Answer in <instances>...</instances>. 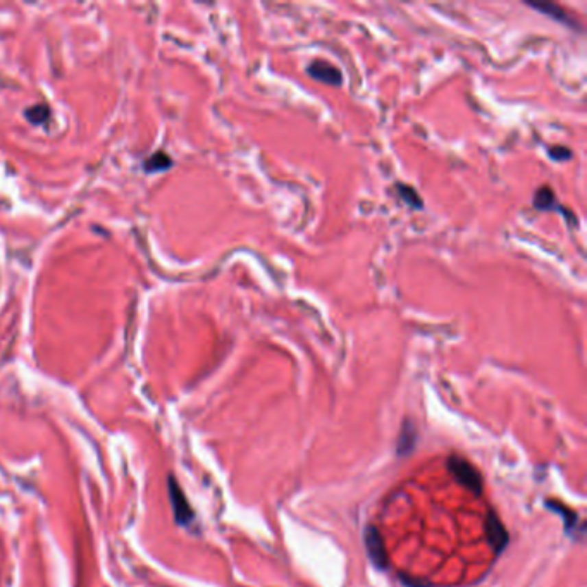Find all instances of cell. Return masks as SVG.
<instances>
[{
	"mask_svg": "<svg viewBox=\"0 0 587 587\" xmlns=\"http://www.w3.org/2000/svg\"><path fill=\"white\" fill-rule=\"evenodd\" d=\"M448 468H450L451 475L458 484L464 486L465 489L472 491L474 494H481L482 492V477L474 465L468 464L467 460L460 457H451L448 460Z\"/></svg>",
	"mask_w": 587,
	"mask_h": 587,
	"instance_id": "obj_1",
	"label": "cell"
},
{
	"mask_svg": "<svg viewBox=\"0 0 587 587\" xmlns=\"http://www.w3.org/2000/svg\"><path fill=\"white\" fill-rule=\"evenodd\" d=\"M167 489H169V499H171V505H173L174 517H176L178 524L183 525V527H188V525L193 524L195 514L193 510H191L187 496H184V492L181 491L180 484L176 482V479L169 477V481H167Z\"/></svg>",
	"mask_w": 587,
	"mask_h": 587,
	"instance_id": "obj_2",
	"label": "cell"
},
{
	"mask_svg": "<svg viewBox=\"0 0 587 587\" xmlns=\"http://www.w3.org/2000/svg\"><path fill=\"white\" fill-rule=\"evenodd\" d=\"M486 536H488L489 544L496 553H501L507 548L508 532L494 512H489L488 518H486Z\"/></svg>",
	"mask_w": 587,
	"mask_h": 587,
	"instance_id": "obj_3",
	"label": "cell"
},
{
	"mask_svg": "<svg viewBox=\"0 0 587 587\" xmlns=\"http://www.w3.org/2000/svg\"><path fill=\"white\" fill-rule=\"evenodd\" d=\"M525 4L529 5V8L536 9V11H539L541 14L548 16V18L555 19L556 23H562V25L568 26V28L577 29V32H580V25L575 21V18H572V16L568 14V12L565 11L563 8H560L558 4H555V2H525Z\"/></svg>",
	"mask_w": 587,
	"mask_h": 587,
	"instance_id": "obj_4",
	"label": "cell"
},
{
	"mask_svg": "<svg viewBox=\"0 0 587 587\" xmlns=\"http://www.w3.org/2000/svg\"><path fill=\"white\" fill-rule=\"evenodd\" d=\"M363 541H366V549L369 553L370 562L377 568H386V549H384L379 531L376 527H367L366 534H363Z\"/></svg>",
	"mask_w": 587,
	"mask_h": 587,
	"instance_id": "obj_5",
	"label": "cell"
},
{
	"mask_svg": "<svg viewBox=\"0 0 587 587\" xmlns=\"http://www.w3.org/2000/svg\"><path fill=\"white\" fill-rule=\"evenodd\" d=\"M309 74L313 80L326 83L331 86H339L343 81V74L338 67H334L333 64L326 62V60H313L309 66Z\"/></svg>",
	"mask_w": 587,
	"mask_h": 587,
	"instance_id": "obj_6",
	"label": "cell"
},
{
	"mask_svg": "<svg viewBox=\"0 0 587 587\" xmlns=\"http://www.w3.org/2000/svg\"><path fill=\"white\" fill-rule=\"evenodd\" d=\"M534 208L538 211H555V212H563L562 205L556 202L555 193L549 187H542L536 191L534 195Z\"/></svg>",
	"mask_w": 587,
	"mask_h": 587,
	"instance_id": "obj_7",
	"label": "cell"
},
{
	"mask_svg": "<svg viewBox=\"0 0 587 587\" xmlns=\"http://www.w3.org/2000/svg\"><path fill=\"white\" fill-rule=\"evenodd\" d=\"M396 190H398V195H400L401 200H403L405 204L408 205V207L415 208V211H420V208H422V205H424L422 198L418 197L417 191H415L414 188L407 187V184L398 183L396 184Z\"/></svg>",
	"mask_w": 587,
	"mask_h": 587,
	"instance_id": "obj_8",
	"label": "cell"
},
{
	"mask_svg": "<svg viewBox=\"0 0 587 587\" xmlns=\"http://www.w3.org/2000/svg\"><path fill=\"white\" fill-rule=\"evenodd\" d=\"M167 167H171V158L165 154H162V152H158V154H155L154 157H150L145 162V169L148 173H157V171H164Z\"/></svg>",
	"mask_w": 587,
	"mask_h": 587,
	"instance_id": "obj_9",
	"label": "cell"
},
{
	"mask_svg": "<svg viewBox=\"0 0 587 587\" xmlns=\"http://www.w3.org/2000/svg\"><path fill=\"white\" fill-rule=\"evenodd\" d=\"M26 117H28L33 124H42L43 121L49 119V109L43 106H35L32 107V109H28Z\"/></svg>",
	"mask_w": 587,
	"mask_h": 587,
	"instance_id": "obj_10",
	"label": "cell"
},
{
	"mask_svg": "<svg viewBox=\"0 0 587 587\" xmlns=\"http://www.w3.org/2000/svg\"><path fill=\"white\" fill-rule=\"evenodd\" d=\"M548 155L551 157V160L555 162H565L568 158H572V152L566 147H551L548 150Z\"/></svg>",
	"mask_w": 587,
	"mask_h": 587,
	"instance_id": "obj_11",
	"label": "cell"
}]
</instances>
